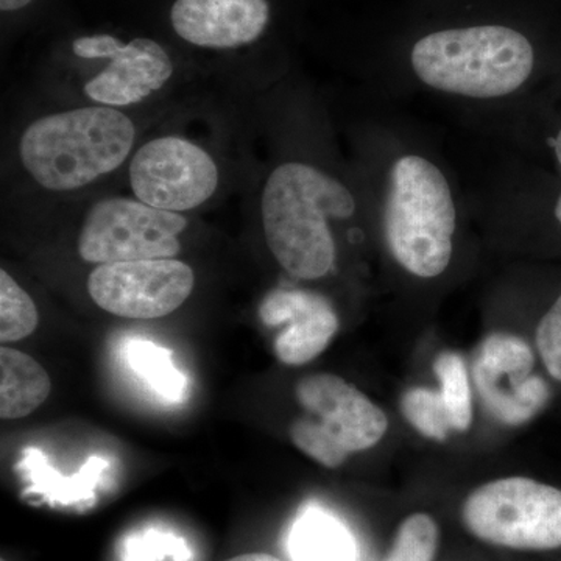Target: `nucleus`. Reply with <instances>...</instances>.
<instances>
[{
    "mask_svg": "<svg viewBox=\"0 0 561 561\" xmlns=\"http://www.w3.org/2000/svg\"><path fill=\"white\" fill-rule=\"evenodd\" d=\"M291 557L297 561H354L348 531L323 513L302 516L291 531Z\"/></svg>",
    "mask_w": 561,
    "mask_h": 561,
    "instance_id": "17",
    "label": "nucleus"
},
{
    "mask_svg": "<svg viewBox=\"0 0 561 561\" xmlns=\"http://www.w3.org/2000/svg\"><path fill=\"white\" fill-rule=\"evenodd\" d=\"M512 124L527 162L561 179V76L513 110Z\"/></svg>",
    "mask_w": 561,
    "mask_h": 561,
    "instance_id": "15",
    "label": "nucleus"
},
{
    "mask_svg": "<svg viewBox=\"0 0 561 561\" xmlns=\"http://www.w3.org/2000/svg\"><path fill=\"white\" fill-rule=\"evenodd\" d=\"M2 561H5V560H2Z\"/></svg>",
    "mask_w": 561,
    "mask_h": 561,
    "instance_id": "25",
    "label": "nucleus"
},
{
    "mask_svg": "<svg viewBox=\"0 0 561 561\" xmlns=\"http://www.w3.org/2000/svg\"><path fill=\"white\" fill-rule=\"evenodd\" d=\"M130 367L140 379L162 398L180 401L183 397L184 378L172 364L171 353L151 342L136 341L127 350Z\"/></svg>",
    "mask_w": 561,
    "mask_h": 561,
    "instance_id": "19",
    "label": "nucleus"
},
{
    "mask_svg": "<svg viewBox=\"0 0 561 561\" xmlns=\"http://www.w3.org/2000/svg\"><path fill=\"white\" fill-rule=\"evenodd\" d=\"M49 375L38 360L22 351L0 350V416L18 420L31 415L49 398Z\"/></svg>",
    "mask_w": 561,
    "mask_h": 561,
    "instance_id": "16",
    "label": "nucleus"
},
{
    "mask_svg": "<svg viewBox=\"0 0 561 561\" xmlns=\"http://www.w3.org/2000/svg\"><path fill=\"white\" fill-rule=\"evenodd\" d=\"M534 346L518 335L494 334L483 342L474 379L486 408L512 426L527 423L551 404L548 378L535 371Z\"/></svg>",
    "mask_w": 561,
    "mask_h": 561,
    "instance_id": "10",
    "label": "nucleus"
},
{
    "mask_svg": "<svg viewBox=\"0 0 561 561\" xmlns=\"http://www.w3.org/2000/svg\"><path fill=\"white\" fill-rule=\"evenodd\" d=\"M434 371L440 383L442 400L451 421L453 431L468 432L472 424L470 375L463 357L456 351H443L434 362Z\"/></svg>",
    "mask_w": 561,
    "mask_h": 561,
    "instance_id": "18",
    "label": "nucleus"
},
{
    "mask_svg": "<svg viewBox=\"0 0 561 561\" xmlns=\"http://www.w3.org/2000/svg\"><path fill=\"white\" fill-rule=\"evenodd\" d=\"M493 213H511L516 227L561 256V179L526 161L512 173L511 191L502 192Z\"/></svg>",
    "mask_w": 561,
    "mask_h": 561,
    "instance_id": "14",
    "label": "nucleus"
},
{
    "mask_svg": "<svg viewBox=\"0 0 561 561\" xmlns=\"http://www.w3.org/2000/svg\"><path fill=\"white\" fill-rule=\"evenodd\" d=\"M268 0H175L173 31L206 49H236L260 39L271 24Z\"/></svg>",
    "mask_w": 561,
    "mask_h": 561,
    "instance_id": "13",
    "label": "nucleus"
},
{
    "mask_svg": "<svg viewBox=\"0 0 561 561\" xmlns=\"http://www.w3.org/2000/svg\"><path fill=\"white\" fill-rule=\"evenodd\" d=\"M461 522L472 537L489 545L561 551V486L527 476L483 483L465 500Z\"/></svg>",
    "mask_w": 561,
    "mask_h": 561,
    "instance_id": "6",
    "label": "nucleus"
},
{
    "mask_svg": "<svg viewBox=\"0 0 561 561\" xmlns=\"http://www.w3.org/2000/svg\"><path fill=\"white\" fill-rule=\"evenodd\" d=\"M260 317L265 327H283L273 342V351L289 367L317 359L341 328L331 302L312 290L273 291L262 302Z\"/></svg>",
    "mask_w": 561,
    "mask_h": 561,
    "instance_id": "12",
    "label": "nucleus"
},
{
    "mask_svg": "<svg viewBox=\"0 0 561 561\" xmlns=\"http://www.w3.org/2000/svg\"><path fill=\"white\" fill-rule=\"evenodd\" d=\"M295 400L302 415L290 423V440L328 470L375 448L389 431L386 412L341 376H306L295 386Z\"/></svg>",
    "mask_w": 561,
    "mask_h": 561,
    "instance_id": "5",
    "label": "nucleus"
},
{
    "mask_svg": "<svg viewBox=\"0 0 561 561\" xmlns=\"http://www.w3.org/2000/svg\"><path fill=\"white\" fill-rule=\"evenodd\" d=\"M194 286V271L175 257L102 264L88 278V291L99 308L133 320L161 319L175 312Z\"/></svg>",
    "mask_w": 561,
    "mask_h": 561,
    "instance_id": "9",
    "label": "nucleus"
},
{
    "mask_svg": "<svg viewBox=\"0 0 561 561\" xmlns=\"http://www.w3.org/2000/svg\"><path fill=\"white\" fill-rule=\"evenodd\" d=\"M440 527L427 513H413L398 527L386 561H434Z\"/></svg>",
    "mask_w": 561,
    "mask_h": 561,
    "instance_id": "22",
    "label": "nucleus"
},
{
    "mask_svg": "<svg viewBox=\"0 0 561 561\" xmlns=\"http://www.w3.org/2000/svg\"><path fill=\"white\" fill-rule=\"evenodd\" d=\"M370 190L382 245L394 265L420 280L445 275L465 213L445 162L411 136L382 131Z\"/></svg>",
    "mask_w": 561,
    "mask_h": 561,
    "instance_id": "2",
    "label": "nucleus"
},
{
    "mask_svg": "<svg viewBox=\"0 0 561 561\" xmlns=\"http://www.w3.org/2000/svg\"><path fill=\"white\" fill-rule=\"evenodd\" d=\"M135 125L111 106H87L32 122L20 142L25 171L44 190L76 191L116 171L135 146Z\"/></svg>",
    "mask_w": 561,
    "mask_h": 561,
    "instance_id": "4",
    "label": "nucleus"
},
{
    "mask_svg": "<svg viewBox=\"0 0 561 561\" xmlns=\"http://www.w3.org/2000/svg\"><path fill=\"white\" fill-rule=\"evenodd\" d=\"M186 217L153 208L133 198L113 197L95 203L79 234L81 260L91 264L169 260L180 253Z\"/></svg>",
    "mask_w": 561,
    "mask_h": 561,
    "instance_id": "7",
    "label": "nucleus"
},
{
    "mask_svg": "<svg viewBox=\"0 0 561 561\" xmlns=\"http://www.w3.org/2000/svg\"><path fill=\"white\" fill-rule=\"evenodd\" d=\"M401 412L413 430L430 440L445 443L453 432L440 391L427 387L405 390L401 397Z\"/></svg>",
    "mask_w": 561,
    "mask_h": 561,
    "instance_id": "21",
    "label": "nucleus"
},
{
    "mask_svg": "<svg viewBox=\"0 0 561 561\" xmlns=\"http://www.w3.org/2000/svg\"><path fill=\"white\" fill-rule=\"evenodd\" d=\"M227 561H283L279 560L278 557L271 556V553L264 552H253V553H243V556L234 557V559Z\"/></svg>",
    "mask_w": 561,
    "mask_h": 561,
    "instance_id": "23",
    "label": "nucleus"
},
{
    "mask_svg": "<svg viewBox=\"0 0 561 561\" xmlns=\"http://www.w3.org/2000/svg\"><path fill=\"white\" fill-rule=\"evenodd\" d=\"M38 324V309L31 295L9 272H0V341H22L32 335Z\"/></svg>",
    "mask_w": 561,
    "mask_h": 561,
    "instance_id": "20",
    "label": "nucleus"
},
{
    "mask_svg": "<svg viewBox=\"0 0 561 561\" xmlns=\"http://www.w3.org/2000/svg\"><path fill=\"white\" fill-rule=\"evenodd\" d=\"M546 36L526 0H419L390 57L421 90L513 111L561 76Z\"/></svg>",
    "mask_w": 561,
    "mask_h": 561,
    "instance_id": "1",
    "label": "nucleus"
},
{
    "mask_svg": "<svg viewBox=\"0 0 561 561\" xmlns=\"http://www.w3.org/2000/svg\"><path fill=\"white\" fill-rule=\"evenodd\" d=\"M375 214L371 201L327 169L301 160L273 169L261 198L262 228L268 250L287 275L319 280L337 262L335 225Z\"/></svg>",
    "mask_w": 561,
    "mask_h": 561,
    "instance_id": "3",
    "label": "nucleus"
},
{
    "mask_svg": "<svg viewBox=\"0 0 561 561\" xmlns=\"http://www.w3.org/2000/svg\"><path fill=\"white\" fill-rule=\"evenodd\" d=\"M72 50L84 60H110L99 76L84 84V94L111 108L146 101L162 90L173 73L168 51L149 38L124 44L111 35L83 36L73 41Z\"/></svg>",
    "mask_w": 561,
    "mask_h": 561,
    "instance_id": "11",
    "label": "nucleus"
},
{
    "mask_svg": "<svg viewBox=\"0 0 561 561\" xmlns=\"http://www.w3.org/2000/svg\"><path fill=\"white\" fill-rule=\"evenodd\" d=\"M133 194L153 208L186 213L202 206L219 187V168L197 144L161 136L144 144L130 162Z\"/></svg>",
    "mask_w": 561,
    "mask_h": 561,
    "instance_id": "8",
    "label": "nucleus"
},
{
    "mask_svg": "<svg viewBox=\"0 0 561 561\" xmlns=\"http://www.w3.org/2000/svg\"><path fill=\"white\" fill-rule=\"evenodd\" d=\"M33 0H0V10L2 11H18L31 5Z\"/></svg>",
    "mask_w": 561,
    "mask_h": 561,
    "instance_id": "24",
    "label": "nucleus"
}]
</instances>
